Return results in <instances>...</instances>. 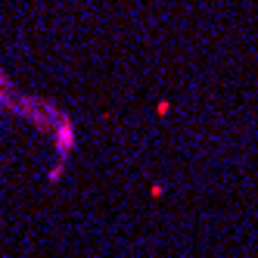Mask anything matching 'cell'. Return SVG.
<instances>
[{"label": "cell", "mask_w": 258, "mask_h": 258, "mask_svg": "<svg viewBox=\"0 0 258 258\" xmlns=\"http://www.w3.org/2000/svg\"><path fill=\"white\" fill-rule=\"evenodd\" d=\"M53 143H56V156H60V159H69V156H72V150H75V124H72L69 115L56 124Z\"/></svg>", "instance_id": "6da1fadb"}, {"label": "cell", "mask_w": 258, "mask_h": 258, "mask_svg": "<svg viewBox=\"0 0 258 258\" xmlns=\"http://www.w3.org/2000/svg\"><path fill=\"white\" fill-rule=\"evenodd\" d=\"M156 112L162 115V119H165L168 112H171V100H159V106H156Z\"/></svg>", "instance_id": "7a4b0ae2"}]
</instances>
